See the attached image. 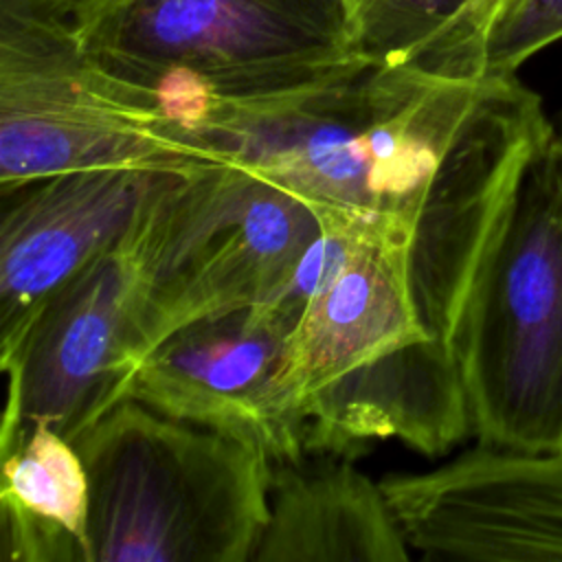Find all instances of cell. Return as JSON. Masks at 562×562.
<instances>
[{
	"label": "cell",
	"mask_w": 562,
	"mask_h": 562,
	"mask_svg": "<svg viewBox=\"0 0 562 562\" xmlns=\"http://www.w3.org/2000/svg\"><path fill=\"white\" fill-rule=\"evenodd\" d=\"M167 116L314 209L400 244L422 316L452 351L520 178L555 138L518 75L439 77L362 55L285 90L195 99Z\"/></svg>",
	"instance_id": "cell-1"
},
{
	"label": "cell",
	"mask_w": 562,
	"mask_h": 562,
	"mask_svg": "<svg viewBox=\"0 0 562 562\" xmlns=\"http://www.w3.org/2000/svg\"><path fill=\"white\" fill-rule=\"evenodd\" d=\"M283 386L310 454L397 439L441 457L472 435L457 353L422 316L406 250L378 231L310 296Z\"/></svg>",
	"instance_id": "cell-2"
},
{
	"label": "cell",
	"mask_w": 562,
	"mask_h": 562,
	"mask_svg": "<svg viewBox=\"0 0 562 562\" xmlns=\"http://www.w3.org/2000/svg\"><path fill=\"white\" fill-rule=\"evenodd\" d=\"M75 448L88 474L92 562H252L272 463L125 397Z\"/></svg>",
	"instance_id": "cell-3"
},
{
	"label": "cell",
	"mask_w": 562,
	"mask_h": 562,
	"mask_svg": "<svg viewBox=\"0 0 562 562\" xmlns=\"http://www.w3.org/2000/svg\"><path fill=\"white\" fill-rule=\"evenodd\" d=\"M321 226L310 202L235 160L165 173L127 237L138 364L193 321L277 299Z\"/></svg>",
	"instance_id": "cell-4"
},
{
	"label": "cell",
	"mask_w": 562,
	"mask_h": 562,
	"mask_svg": "<svg viewBox=\"0 0 562 562\" xmlns=\"http://www.w3.org/2000/svg\"><path fill=\"white\" fill-rule=\"evenodd\" d=\"M472 437L562 452V145L527 167L483 257L457 340Z\"/></svg>",
	"instance_id": "cell-5"
},
{
	"label": "cell",
	"mask_w": 562,
	"mask_h": 562,
	"mask_svg": "<svg viewBox=\"0 0 562 562\" xmlns=\"http://www.w3.org/2000/svg\"><path fill=\"white\" fill-rule=\"evenodd\" d=\"M86 53L167 112L285 90L360 57L345 0H75Z\"/></svg>",
	"instance_id": "cell-6"
},
{
	"label": "cell",
	"mask_w": 562,
	"mask_h": 562,
	"mask_svg": "<svg viewBox=\"0 0 562 562\" xmlns=\"http://www.w3.org/2000/svg\"><path fill=\"white\" fill-rule=\"evenodd\" d=\"M224 160L86 53L75 0H0V191L79 169Z\"/></svg>",
	"instance_id": "cell-7"
},
{
	"label": "cell",
	"mask_w": 562,
	"mask_h": 562,
	"mask_svg": "<svg viewBox=\"0 0 562 562\" xmlns=\"http://www.w3.org/2000/svg\"><path fill=\"white\" fill-rule=\"evenodd\" d=\"M296 325L272 305L193 321L143 358L130 397L224 435L270 463L305 459L307 426L283 386Z\"/></svg>",
	"instance_id": "cell-8"
},
{
	"label": "cell",
	"mask_w": 562,
	"mask_h": 562,
	"mask_svg": "<svg viewBox=\"0 0 562 562\" xmlns=\"http://www.w3.org/2000/svg\"><path fill=\"white\" fill-rule=\"evenodd\" d=\"M138 274L127 239L92 261L37 314L2 364V426L40 422L72 443L130 397L138 369Z\"/></svg>",
	"instance_id": "cell-9"
},
{
	"label": "cell",
	"mask_w": 562,
	"mask_h": 562,
	"mask_svg": "<svg viewBox=\"0 0 562 562\" xmlns=\"http://www.w3.org/2000/svg\"><path fill=\"white\" fill-rule=\"evenodd\" d=\"M380 487L413 555L468 562H562V452L479 443Z\"/></svg>",
	"instance_id": "cell-10"
},
{
	"label": "cell",
	"mask_w": 562,
	"mask_h": 562,
	"mask_svg": "<svg viewBox=\"0 0 562 562\" xmlns=\"http://www.w3.org/2000/svg\"><path fill=\"white\" fill-rule=\"evenodd\" d=\"M169 171H64L2 191L0 362L22 345L42 307L92 261L121 246Z\"/></svg>",
	"instance_id": "cell-11"
},
{
	"label": "cell",
	"mask_w": 562,
	"mask_h": 562,
	"mask_svg": "<svg viewBox=\"0 0 562 562\" xmlns=\"http://www.w3.org/2000/svg\"><path fill=\"white\" fill-rule=\"evenodd\" d=\"M268 522L252 562H406L413 551L380 487L353 457L272 463Z\"/></svg>",
	"instance_id": "cell-12"
},
{
	"label": "cell",
	"mask_w": 562,
	"mask_h": 562,
	"mask_svg": "<svg viewBox=\"0 0 562 562\" xmlns=\"http://www.w3.org/2000/svg\"><path fill=\"white\" fill-rule=\"evenodd\" d=\"M4 562H92L88 474L75 443L46 424L2 426Z\"/></svg>",
	"instance_id": "cell-13"
},
{
	"label": "cell",
	"mask_w": 562,
	"mask_h": 562,
	"mask_svg": "<svg viewBox=\"0 0 562 562\" xmlns=\"http://www.w3.org/2000/svg\"><path fill=\"white\" fill-rule=\"evenodd\" d=\"M356 48L389 66L439 77H483L474 0H345Z\"/></svg>",
	"instance_id": "cell-14"
},
{
	"label": "cell",
	"mask_w": 562,
	"mask_h": 562,
	"mask_svg": "<svg viewBox=\"0 0 562 562\" xmlns=\"http://www.w3.org/2000/svg\"><path fill=\"white\" fill-rule=\"evenodd\" d=\"M562 40V0H494L483 15L485 75H518L542 48Z\"/></svg>",
	"instance_id": "cell-15"
},
{
	"label": "cell",
	"mask_w": 562,
	"mask_h": 562,
	"mask_svg": "<svg viewBox=\"0 0 562 562\" xmlns=\"http://www.w3.org/2000/svg\"><path fill=\"white\" fill-rule=\"evenodd\" d=\"M492 2H494V0H474L476 13H479V20H481V26H483V15H485V11H487V7H490Z\"/></svg>",
	"instance_id": "cell-16"
},
{
	"label": "cell",
	"mask_w": 562,
	"mask_h": 562,
	"mask_svg": "<svg viewBox=\"0 0 562 562\" xmlns=\"http://www.w3.org/2000/svg\"><path fill=\"white\" fill-rule=\"evenodd\" d=\"M560 145H562V136H560Z\"/></svg>",
	"instance_id": "cell-17"
}]
</instances>
